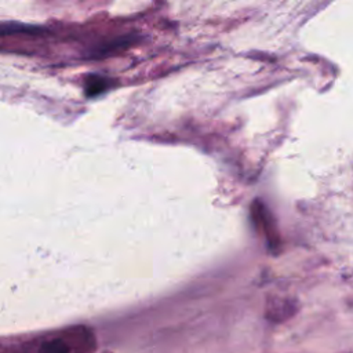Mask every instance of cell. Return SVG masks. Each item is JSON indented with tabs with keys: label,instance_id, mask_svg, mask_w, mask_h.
Returning a JSON list of instances; mask_svg holds the SVG:
<instances>
[{
	"label": "cell",
	"instance_id": "obj_1",
	"mask_svg": "<svg viewBox=\"0 0 353 353\" xmlns=\"http://www.w3.org/2000/svg\"><path fill=\"white\" fill-rule=\"evenodd\" d=\"M109 85V81L101 76H90V79H87V84H85V94L88 97H94L101 94L102 91H105Z\"/></svg>",
	"mask_w": 353,
	"mask_h": 353
},
{
	"label": "cell",
	"instance_id": "obj_2",
	"mask_svg": "<svg viewBox=\"0 0 353 353\" xmlns=\"http://www.w3.org/2000/svg\"><path fill=\"white\" fill-rule=\"evenodd\" d=\"M39 353H70L69 346L59 338L57 339H51L44 342L40 349Z\"/></svg>",
	"mask_w": 353,
	"mask_h": 353
}]
</instances>
